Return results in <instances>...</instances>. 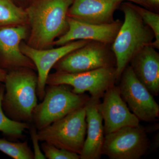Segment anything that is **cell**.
<instances>
[{
	"label": "cell",
	"instance_id": "cell-1",
	"mask_svg": "<svg viewBox=\"0 0 159 159\" xmlns=\"http://www.w3.org/2000/svg\"><path fill=\"white\" fill-rule=\"evenodd\" d=\"M4 83V112L14 121L32 124V113L37 105V75L29 68L15 69L7 73Z\"/></svg>",
	"mask_w": 159,
	"mask_h": 159
},
{
	"label": "cell",
	"instance_id": "cell-2",
	"mask_svg": "<svg viewBox=\"0 0 159 159\" xmlns=\"http://www.w3.org/2000/svg\"><path fill=\"white\" fill-rule=\"evenodd\" d=\"M73 0H37L26 11L31 27V47L43 49L68 29V11Z\"/></svg>",
	"mask_w": 159,
	"mask_h": 159
},
{
	"label": "cell",
	"instance_id": "cell-3",
	"mask_svg": "<svg viewBox=\"0 0 159 159\" xmlns=\"http://www.w3.org/2000/svg\"><path fill=\"white\" fill-rule=\"evenodd\" d=\"M121 8L124 13V21L111 45L116 62L117 81L132 59L155 39L153 31L129 3L122 4Z\"/></svg>",
	"mask_w": 159,
	"mask_h": 159
},
{
	"label": "cell",
	"instance_id": "cell-4",
	"mask_svg": "<svg viewBox=\"0 0 159 159\" xmlns=\"http://www.w3.org/2000/svg\"><path fill=\"white\" fill-rule=\"evenodd\" d=\"M89 98L84 93H75L68 85H48L42 102L33 111L32 124L40 130L84 106Z\"/></svg>",
	"mask_w": 159,
	"mask_h": 159
},
{
	"label": "cell",
	"instance_id": "cell-5",
	"mask_svg": "<svg viewBox=\"0 0 159 159\" xmlns=\"http://www.w3.org/2000/svg\"><path fill=\"white\" fill-rule=\"evenodd\" d=\"M85 106V105H84ZM84 106L37 131L40 142L80 155L86 135Z\"/></svg>",
	"mask_w": 159,
	"mask_h": 159
},
{
	"label": "cell",
	"instance_id": "cell-6",
	"mask_svg": "<svg viewBox=\"0 0 159 159\" xmlns=\"http://www.w3.org/2000/svg\"><path fill=\"white\" fill-rule=\"evenodd\" d=\"M116 82V67H111L77 73L57 72L49 74L46 85H68L75 93L88 92L91 97L100 99Z\"/></svg>",
	"mask_w": 159,
	"mask_h": 159
},
{
	"label": "cell",
	"instance_id": "cell-7",
	"mask_svg": "<svg viewBox=\"0 0 159 159\" xmlns=\"http://www.w3.org/2000/svg\"><path fill=\"white\" fill-rule=\"evenodd\" d=\"M116 66L111 45L90 41L62 57L53 68L57 72L77 73Z\"/></svg>",
	"mask_w": 159,
	"mask_h": 159
},
{
	"label": "cell",
	"instance_id": "cell-8",
	"mask_svg": "<svg viewBox=\"0 0 159 159\" xmlns=\"http://www.w3.org/2000/svg\"><path fill=\"white\" fill-rule=\"evenodd\" d=\"M119 87L122 99L140 121L151 122L159 117V106L153 96L128 65L122 72Z\"/></svg>",
	"mask_w": 159,
	"mask_h": 159
},
{
	"label": "cell",
	"instance_id": "cell-9",
	"mask_svg": "<svg viewBox=\"0 0 159 159\" xmlns=\"http://www.w3.org/2000/svg\"><path fill=\"white\" fill-rule=\"evenodd\" d=\"M149 147L144 129L140 125L126 126L105 135L102 154L111 159H139Z\"/></svg>",
	"mask_w": 159,
	"mask_h": 159
},
{
	"label": "cell",
	"instance_id": "cell-10",
	"mask_svg": "<svg viewBox=\"0 0 159 159\" xmlns=\"http://www.w3.org/2000/svg\"><path fill=\"white\" fill-rule=\"evenodd\" d=\"M89 41H90L84 40L74 41L59 48L49 50L37 49L31 46L21 44V51L31 60L37 69V95L40 100L42 101L44 97L46 81L49 72L54 65L67 54L85 45Z\"/></svg>",
	"mask_w": 159,
	"mask_h": 159
},
{
	"label": "cell",
	"instance_id": "cell-11",
	"mask_svg": "<svg viewBox=\"0 0 159 159\" xmlns=\"http://www.w3.org/2000/svg\"><path fill=\"white\" fill-rule=\"evenodd\" d=\"M99 109L104 121L105 134L126 126H140L139 119L122 99L119 87L115 84L104 93Z\"/></svg>",
	"mask_w": 159,
	"mask_h": 159
},
{
	"label": "cell",
	"instance_id": "cell-12",
	"mask_svg": "<svg viewBox=\"0 0 159 159\" xmlns=\"http://www.w3.org/2000/svg\"><path fill=\"white\" fill-rule=\"evenodd\" d=\"M67 21V30L53 42L55 45L62 46L79 40L98 42L111 45L122 23L117 20L109 24L95 25L68 16Z\"/></svg>",
	"mask_w": 159,
	"mask_h": 159
},
{
	"label": "cell",
	"instance_id": "cell-13",
	"mask_svg": "<svg viewBox=\"0 0 159 159\" xmlns=\"http://www.w3.org/2000/svg\"><path fill=\"white\" fill-rule=\"evenodd\" d=\"M27 35V29L22 25L0 28V68L9 71L20 68L36 69L21 51V43Z\"/></svg>",
	"mask_w": 159,
	"mask_h": 159
},
{
	"label": "cell",
	"instance_id": "cell-14",
	"mask_svg": "<svg viewBox=\"0 0 159 159\" xmlns=\"http://www.w3.org/2000/svg\"><path fill=\"white\" fill-rule=\"evenodd\" d=\"M100 102V99L90 97L84 106L87 137L80 155V159H99L102 155L105 134Z\"/></svg>",
	"mask_w": 159,
	"mask_h": 159
},
{
	"label": "cell",
	"instance_id": "cell-15",
	"mask_svg": "<svg viewBox=\"0 0 159 159\" xmlns=\"http://www.w3.org/2000/svg\"><path fill=\"white\" fill-rule=\"evenodd\" d=\"M123 0H73L68 17L84 22L103 25L115 20L114 14Z\"/></svg>",
	"mask_w": 159,
	"mask_h": 159
},
{
	"label": "cell",
	"instance_id": "cell-16",
	"mask_svg": "<svg viewBox=\"0 0 159 159\" xmlns=\"http://www.w3.org/2000/svg\"><path fill=\"white\" fill-rule=\"evenodd\" d=\"M130 66L137 78L153 96L159 94V54L149 45L130 61Z\"/></svg>",
	"mask_w": 159,
	"mask_h": 159
},
{
	"label": "cell",
	"instance_id": "cell-17",
	"mask_svg": "<svg viewBox=\"0 0 159 159\" xmlns=\"http://www.w3.org/2000/svg\"><path fill=\"white\" fill-rule=\"evenodd\" d=\"M5 91V86L2 84L0 87V132L8 139L12 140L22 139L24 132L29 129L31 124L14 121L5 114L2 108V100Z\"/></svg>",
	"mask_w": 159,
	"mask_h": 159
},
{
	"label": "cell",
	"instance_id": "cell-18",
	"mask_svg": "<svg viewBox=\"0 0 159 159\" xmlns=\"http://www.w3.org/2000/svg\"><path fill=\"white\" fill-rule=\"evenodd\" d=\"M27 19L26 11L11 0H0V28L21 25Z\"/></svg>",
	"mask_w": 159,
	"mask_h": 159
},
{
	"label": "cell",
	"instance_id": "cell-19",
	"mask_svg": "<svg viewBox=\"0 0 159 159\" xmlns=\"http://www.w3.org/2000/svg\"><path fill=\"white\" fill-rule=\"evenodd\" d=\"M0 151L14 159H34L33 151L27 141L16 142L0 139Z\"/></svg>",
	"mask_w": 159,
	"mask_h": 159
},
{
	"label": "cell",
	"instance_id": "cell-20",
	"mask_svg": "<svg viewBox=\"0 0 159 159\" xmlns=\"http://www.w3.org/2000/svg\"><path fill=\"white\" fill-rule=\"evenodd\" d=\"M129 5L139 14L142 20L152 30L155 40L151 44L155 48H159V15L145 8L129 3Z\"/></svg>",
	"mask_w": 159,
	"mask_h": 159
},
{
	"label": "cell",
	"instance_id": "cell-21",
	"mask_svg": "<svg viewBox=\"0 0 159 159\" xmlns=\"http://www.w3.org/2000/svg\"><path fill=\"white\" fill-rule=\"evenodd\" d=\"M41 149L43 152L46 159H79L80 156L74 153L55 147L46 142L41 145Z\"/></svg>",
	"mask_w": 159,
	"mask_h": 159
},
{
	"label": "cell",
	"instance_id": "cell-22",
	"mask_svg": "<svg viewBox=\"0 0 159 159\" xmlns=\"http://www.w3.org/2000/svg\"><path fill=\"white\" fill-rule=\"evenodd\" d=\"M30 135L33 146L34 159H46L45 157L41 150L39 142H40L38 137L37 129L33 124H31L30 128Z\"/></svg>",
	"mask_w": 159,
	"mask_h": 159
},
{
	"label": "cell",
	"instance_id": "cell-23",
	"mask_svg": "<svg viewBox=\"0 0 159 159\" xmlns=\"http://www.w3.org/2000/svg\"><path fill=\"white\" fill-rule=\"evenodd\" d=\"M123 1H130V2H132L138 4V5H140V6H142L147 9L150 8L146 0H123Z\"/></svg>",
	"mask_w": 159,
	"mask_h": 159
},
{
	"label": "cell",
	"instance_id": "cell-24",
	"mask_svg": "<svg viewBox=\"0 0 159 159\" xmlns=\"http://www.w3.org/2000/svg\"><path fill=\"white\" fill-rule=\"evenodd\" d=\"M7 73V71L0 68V87L5 82Z\"/></svg>",
	"mask_w": 159,
	"mask_h": 159
},
{
	"label": "cell",
	"instance_id": "cell-25",
	"mask_svg": "<svg viewBox=\"0 0 159 159\" xmlns=\"http://www.w3.org/2000/svg\"><path fill=\"white\" fill-rule=\"evenodd\" d=\"M150 7L157 8L159 5V0H146Z\"/></svg>",
	"mask_w": 159,
	"mask_h": 159
}]
</instances>
